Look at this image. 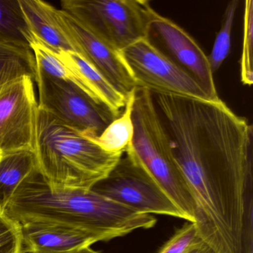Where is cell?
<instances>
[{
	"mask_svg": "<svg viewBox=\"0 0 253 253\" xmlns=\"http://www.w3.org/2000/svg\"><path fill=\"white\" fill-rule=\"evenodd\" d=\"M152 97L195 202L198 236L215 253H253V126L220 99Z\"/></svg>",
	"mask_w": 253,
	"mask_h": 253,
	"instance_id": "6da1fadb",
	"label": "cell"
},
{
	"mask_svg": "<svg viewBox=\"0 0 253 253\" xmlns=\"http://www.w3.org/2000/svg\"><path fill=\"white\" fill-rule=\"evenodd\" d=\"M2 214L19 224L44 223L84 231L100 241L151 229L157 219L91 189L50 184L37 167L17 187Z\"/></svg>",
	"mask_w": 253,
	"mask_h": 253,
	"instance_id": "7a4b0ae2",
	"label": "cell"
},
{
	"mask_svg": "<svg viewBox=\"0 0 253 253\" xmlns=\"http://www.w3.org/2000/svg\"><path fill=\"white\" fill-rule=\"evenodd\" d=\"M38 167L53 186L90 189L106 177L124 152H111L38 109L35 149Z\"/></svg>",
	"mask_w": 253,
	"mask_h": 253,
	"instance_id": "3957f363",
	"label": "cell"
},
{
	"mask_svg": "<svg viewBox=\"0 0 253 253\" xmlns=\"http://www.w3.org/2000/svg\"><path fill=\"white\" fill-rule=\"evenodd\" d=\"M131 120L134 134L130 149L186 220L195 223L192 193L173 156L168 133L149 90L136 88Z\"/></svg>",
	"mask_w": 253,
	"mask_h": 253,
	"instance_id": "277c9868",
	"label": "cell"
},
{
	"mask_svg": "<svg viewBox=\"0 0 253 253\" xmlns=\"http://www.w3.org/2000/svg\"><path fill=\"white\" fill-rule=\"evenodd\" d=\"M60 9L121 52L148 38L156 11L145 0H63Z\"/></svg>",
	"mask_w": 253,
	"mask_h": 253,
	"instance_id": "5b68a950",
	"label": "cell"
},
{
	"mask_svg": "<svg viewBox=\"0 0 253 253\" xmlns=\"http://www.w3.org/2000/svg\"><path fill=\"white\" fill-rule=\"evenodd\" d=\"M90 189L137 212L166 214L186 220L129 146L109 174Z\"/></svg>",
	"mask_w": 253,
	"mask_h": 253,
	"instance_id": "8992f818",
	"label": "cell"
},
{
	"mask_svg": "<svg viewBox=\"0 0 253 253\" xmlns=\"http://www.w3.org/2000/svg\"><path fill=\"white\" fill-rule=\"evenodd\" d=\"M35 82L39 91L40 109L85 137L97 138L116 119L109 109L70 81L36 71Z\"/></svg>",
	"mask_w": 253,
	"mask_h": 253,
	"instance_id": "52a82bcc",
	"label": "cell"
},
{
	"mask_svg": "<svg viewBox=\"0 0 253 253\" xmlns=\"http://www.w3.org/2000/svg\"><path fill=\"white\" fill-rule=\"evenodd\" d=\"M121 54L137 88L149 90L152 94L211 100L190 75L176 66L147 38L131 44L121 51Z\"/></svg>",
	"mask_w": 253,
	"mask_h": 253,
	"instance_id": "ba28073f",
	"label": "cell"
},
{
	"mask_svg": "<svg viewBox=\"0 0 253 253\" xmlns=\"http://www.w3.org/2000/svg\"><path fill=\"white\" fill-rule=\"evenodd\" d=\"M31 77L0 88V154L35 149L38 103Z\"/></svg>",
	"mask_w": 253,
	"mask_h": 253,
	"instance_id": "9c48e42d",
	"label": "cell"
},
{
	"mask_svg": "<svg viewBox=\"0 0 253 253\" xmlns=\"http://www.w3.org/2000/svg\"><path fill=\"white\" fill-rule=\"evenodd\" d=\"M147 38L176 66L190 75L210 100L220 99L208 56L187 32L156 12L151 23Z\"/></svg>",
	"mask_w": 253,
	"mask_h": 253,
	"instance_id": "30bf717a",
	"label": "cell"
},
{
	"mask_svg": "<svg viewBox=\"0 0 253 253\" xmlns=\"http://www.w3.org/2000/svg\"><path fill=\"white\" fill-rule=\"evenodd\" d=\"M57 22L82 57L125 97L137 88L135 81L121 52L112 49L84 29L61 9L56 10Z\"/></svg>",
	"mask_w": 253,
	"mask_h": 253,
	"instance_id": "8fae6325",
	"label": "cell"
},
{
	"mask_svg": "<svg viewBox=\"0 0 253 253\" xmlns=\"http://www.w3.org/2000/svg\"><path fill=\"white\" fill-rule=\"evenodd\" d=\"M20 225L24 253H70L100 241L88 232L60 225Z\"/></svg>",
	"mask_w": 253,
	"mask_h": 253,
	"instance_id": "7c38bea8",
	"label": "cell"
},
{
	"mask_svg": "<svg viewBox=\"0 0 253 253\" xmlns=\"http://www.w3.org/2000/svg\"><path fill=\"white\" fill-rule=\"evenodd\" d=\"M54 55L78 77L81 88L85 94L109 109L116 119L123 113L128 97L119 92L82 57L75 52Z\"/></svg>",
	"mask_w": 253,
	"mask_h": 253,
	"instance_id": "4fadbf2b",
	"label": "cell"
},
{
	"mask_svg": "<svg viewBox=\"0 0 253 253\" xmlns=\"http://www.w3.org/2000/svg\"><path fill=\"white\" fill-rule=\"evenodd\" d=\"M32 36L53 54L75 52L76 49L59 25L57 8L41 0H19Z\"/></svg>",
	"mask_w": 253,
	"mask_h": 253,
	"instance_id": "5bb4252c",
	"label": "cell"
},
{
	"mask_svg": "<svg viewBox=\"0 0 253 253\" xmlns=\"http://www.w3.org/2000/svg\"><path fill=\"white\" fill-rule=\"evenodd\" d=\"M38 167L32 150L0 154V211L2 212L17 187Z\"/></svg>",
	"mask_w": 253,
	"mask_h": 253,
	"instance_id": "9a60e30c",
	"label": "cell"
},
{
	"mask_svg": "<svg viewBox=\"0 0 253 253\" xmlns=\"http://www.w3.org/2000/svg\"><path fill=\"white\" fill-rule=\"evenodd\" d=\"M32 41L19 0H0V42L31 49Z\"/></svg>",
	"mask_w": 253,
	"mask_h": 253,
	"instance_id": "2e32d148",
	"label": "cell"
},
{
	"mask_svg": "<svg viewBox=\"0 0 253 253\" xmlns=\"http://www.w3.org/2000/svg\"><path fill=\"white\" fill-rule=\"evenodd\" d=\"M23 77L36 79V62L32 50L0 42V88Z\"/></svg>",
	"mask_w": 253,
	"mask_h": 253,
	"instance_id": "e0dca14e",
	"label": "cell"
},
{
	"mask_svg": "<svg viewBox=\"0 0 253 253\" xmlns=\"http://www.w3.org/2000/svg\"><path fill=\"white\" fill-rule=\"evenodd\" d=\"M135 91L134 89L128 94L126 105L123 113L111 123L100 137L91 139L108 152H125L132 140L134 126L131 120V112Z\"/></svg>",
	"mask_w": 253,
	"mask_h": 253,
	"instance_id": "ac0fdd59",
	"label": "cell"
},
{
	"mask_svg": "<svg viewBox=\"0 0 253 253\" xmlns=\"http://www.w3.org/2000/svg\"><path fill=\"white\" fill-rule=\"evenodd\" d=\"M238 1L234 0L228 4L222 21L221 28L217 33L211 54L208 56L211 72L218 70L229 53L231 47V35L235 16L238 8Z\"/></svg>",
	"mask_w": 253,
	"mask_h": 253,
	"instance_id": "d6986e66",
	"label": "cell"
},
{
	"mask_svg": "<svg viewBox=\"0 0 253 253\" xmlns=\"http://www.w3.org/2000/svg\"><path fill=\"white\" fill-rule=\"evenodd\" d=\"M244 18V38L241 58V80L244 85H251L253 82V2L252 0H247L245 2Z\"/></svg>",
	"mask_w": 253,
	"mask_h": 253,
	"instance_id": "ffe728a7",
	"label": "cell"
},
{
	"mask_svg": "<svg viewBox=\"0 0 253 253\" xmlns=\"http://www.w3.org/2000/svg\"><path fill=\"white\" fill-rule=\"evenodd\" d=\"M0 253H24L20 225L0 214Z\"/></svg>",
	"mask_w": 253,
	"mask_h": 253,
	"instance_id": "44dd1931",
	"label": "cell"
},
{
	"mask_svg": "<svg viewBox=\"0 0 253 253\" xmlns=\"http://www.w3.org/2000/svg\"><path fill=\"white\" fill-rule=\"evenodd\" d=\"M199 238L195 223L187 221L176 231L158 253H184Z\"/></svg>",
	"mask_w": 253,
	"mask_h": 253,
	"instance_id": "7402d4cb",
	"label": "cell"
},
{
	"mask_svg": "<svg viewBox=\"0 0 253 253\" xmlns=\"http://www.w3.org/2000/svg\"><path fill=\"white\" fill-rule=\"evenodd\" d=\"M184 253H215V252L199 238Z\"/></svg>",
	"mask_w": 253,
	"mask_h": 253,
	"instance_id": "603a6c76",
	"label": "cell"
},
{
	"mask_svg": "<svg viewBox=\"0 0 253 253\" xmlns=\"http://www.w3.org/2000/svg\"><path fill=\"white\" fill-rule=\"evenodd\" d=\"M70 253H101L99 252L92 250L90 247H85V248L81 249V250H76Z\"/></svg>",
	"mask_w": 253,
	"mask_h": 253,
	"instance_id": "cb8c5ba5",
	"label": "cell"
},
{
	"mask_svg": "<svg viewBox=\"0 0 253 253\" xmlns=\"http://www.w3.org/2000/svg\"><path fill=\"white\" fill-rule=\"evenodd\" d=\"M1 213H2V212H1V211H0V214H1Z\"/></svg>",
	"mask_w": 253,
	"mask_h": 253,
	"instance_id": "d4e9b609",
	"label": "cell"
}]
</instances>
